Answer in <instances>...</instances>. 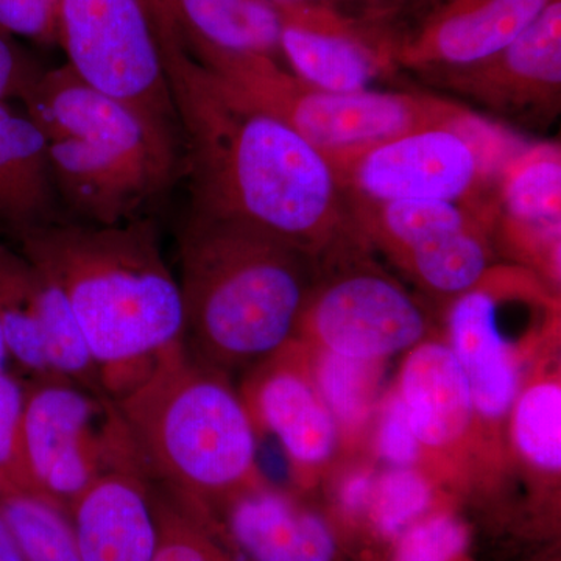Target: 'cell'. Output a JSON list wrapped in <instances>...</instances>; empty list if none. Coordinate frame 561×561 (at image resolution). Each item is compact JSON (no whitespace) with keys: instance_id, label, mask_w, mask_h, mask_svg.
I'll return each mask as SVG.
<instances>
[{"instance_id":"6da1fadb","label":"cell","mask_w":561,"mask_h":561,"mask_svg":"<svg viewBox=\"0 0 561 561\" xmlns=\"http://www.w3.org/2000/svg\"><path fill=\"white\" fill-rule=\"evenodd\" d=\"M179 116L190 208L243 220L317 262L365 239L330 160L243 101L184 46L165 14L154 16Z\"/></svg>"},{"instance_id":"7a4b0ae2","label":"cell","mask_w":561,"mask_h":561,"mask_svg":"<svg viewBox=\"0 0 561 561\" xmlns=\"http://www.w3.org/2000/svg\"><path fill=\"white\" fill-rule=\"evenodd\" d=\"M13 238L57 280L113 400L184 343L179 278L154 217L119 225L60 219Z\"/></svg>"},{"instance_id":"3957f363","label":"cell","mask_w":561,"mask_h":561,"mask_svg":"<svg viewBox=\"0 0 561 561\" xmlns=\"http://www.w3.org/2000/svg\"><path fill=\"white\" fill-rule=\"evenodd\" d=\"M176 241L192 359L231 379L297 341L313 257L247 221L191 208Z\"/></svg>"},{"instance_id":"277c9868","label":"cell","mask_w":561,"mask_h":561,"mask_svg":"<svg viewBox=\"0 0 561 561\" xmlns=\"http://www.w3.org/2000/svg\"><path fill=\"white\" fill-rule=\"evenodd\" d=\"M21 102L46 144L65 219L153 217L184 176L179 128L94 90L68 65L43 70Z\"/></svg>"},{"instance_id":"5b68a950","label":"cell","mask_w":561,"mask_h":561,"mask_svg":"<svg viewBox=\"0 0 561 561\" xmlns=\"http://www.w3.org/2000/svg\"><path fill=\"white\" fill-rule=\"evenodd\" d=\"M150 482L197 513L264 481L257 432L231 379L184 343L114 400Z\"/></svg>"},{"instance_id":"8992f818","label":"cell","mask_w":561,"mask_h":561,"mask_svg":"<svg viewBox=\"0 0 561 561\" xmlns=\"http://www.w3.org/2000/svg\"><path fill=\"white\" fill-rule=\"evenodd\" d=\"M443 337L470 383L485 489L494 496L513 404L541 357L560 345V297L522 265L496 262L446 306Z\"/></svg>"},{"instance_id":"52a82bcc","label":"cell","mask_w":561,"mask_h":561,"mask_svg":"<svg viewBox=\"0 0 561 561\" xmlns=\"http://www.w3.org/2000/svg\"><path fill=\"white\" fill-rule=\"evenodd\" d=\"M527 144L465 108L442 124L331 161L346 201H443L493 216L497 183Z\"/></svg>"},{"instance_id":"ba28073f","label":"cell","mask_w":561,"mask_h":561,"mask_svg":"<svg viewBox=\"0 0 561 561\" xmlns=\"http://www.w3.org/2000/svg\"><path fill=\"white\" fill-rule=\"evenodd\" d=\"M184 46L225 87L289 125L330 162L402 133L451 121L465 110L459 103L411 92L321 90L280 68L275 58Z\"/></svg>"},{"instance_id":"9c48e42d","label":"cell","mask_w":561,"mask_h":561,"mask_svg":"<svg viewBox=\"0 0 561 561\" xmlns=\"http://www.w3.org/2000/svg\"><path fill=\"white\" fill-rule=\"evenodd\" d=\"M371 251L360 241L317 262L297 342L348 359L387 364L437 334L426 306L373 261Z\"/></svg>"},{"instance_id":"30bf717a","label":"cell","mask_w":561,"mask_h":561,"mask_svg":"<svg viewBox=\"0 0 561 561\" xmlns=\"http://www.w3.org/2000/svg\"><path fill=\"white\" fill-rule=\"evenodd\" d=\"M22 453L33 494L66 511L108 472L146 476L113 398L68 379H38L25 390Z\"/></svg>"},{"instance_id":"8fae6325","label":"cell","mask_w":561,"mask_h":561,"mask_svg":"<svg viewBox=\"0 0 561 561\" xmlns=\"http://www.w3.org/2000/svg\"><path fill=\"white\" fill-rule=\"evenodd\" d=\"M57 43L84 83L180 130L150 0H58Z\"/></svg>"},{"instance_id":"7c38bea8","label":"cell","mask_w":561,"mask_h":561,"mask_svg":"<svg viewBox=\"0 0 561 561\" xmlns=\"http://www.w3.org/2000/svg\"><path fill=\"white\" fill-rule=\"evenodd\" d=\"M423 454L424 471L461 502L485 494L481 438L470 383L443 335L404 354L393 386Z\"/></svg>"},{"instance_id":"4fadbf2b","label":"cell","mask_w":561,"mask_h":561,"mask_svg":"<svg viewBox=\"0 0 561 561\" xmlns=\"http://www.w3.org/2000/svg\"><path fill=\"white\" fill-rule=\"evenodd\" d=\"M0 327L10 357L38 379L105 393L69 302L49 273L0 239ZM106 394V393H105Z\"/></svg>"},{"instance_id":"5bb4252c","label":"cell","mask_w":561,"mask_h":561,"mask_svg":"<svg viewBox=\"0 0 561 561\" xmlns=\"http://www.w3.org/2000/svg\"><path fill=\"white\" fill-rule=\"evenodd\" d=\"M239 393L256 432L279 442L301 493L319 489L345 446L313 382L305 346L291 342L247 373Z\"/></svg>"},{"instance_id":"9a60e30c","label":"cell","mask_w":561,"mask_h":561,"mask_svg":"<svg viewBox=\"0 0 561 561\" xmlns=\"http://www.w3.org/2000/svg\"><path fill=\"white\" fill-rule=\"evenodd\" d=\"M198 515L241 561H360L319 501L265 479Z\"/></svg>"},{"instance_id":"2e32d148","label":"cell","mask_w":561,"mask_h":561,"mask_svg":"<svg viewBox=\"0 0 561 561\" xmlns=\"http://www.w3.org/2000/svg\"><path fill=\"white\" fill-rule=\"evenodd\" d=\"M432 77L446 90L508 119H552L561 99V0H552L493 57Z\"/></svg>"},{"instance_id":"e0dca14e","label":"cell","mask_w":561,"mask_h":561,"mask_svg":"<svg viewBox=\"0 0 561 561\" xmlns=\"http://www.w3.org/2000/svg\"><path fill=\"white\" fill-rule=\"evenodd\" d=\"M273 3L280 21L279 54L306 83L335 92L365 91L397 68L393 36L368 28L327 2Z\"/></svg>"},{"instance_id":"ac0fdd59","label":"cell","mask_w":561,"mask_h":561,"mask_svg":"<svg viewBox=\"0 0 561 561\" xmlns=\"http://www.w3.org/2000/svg\"><path fill=\"white\" fill-rule=\"evenodd\" d=\"M491 239L513 264L537 275L560 295L561 150L559 142L527 144L497 183Z\"/></svg>"},{"instance_id":"d6986e66","label":"cell","mask_w":561,"mask_h":561,"mask_svg":"<svg viewBox=\"0 0 561 561\" xmlns=\"http://www.w3.org/2000/svg\"><path fill=\"white\" fill-rule=\"evenodd\" d=\"M505 467L513 461L527 476L529 496L518 531L526 540L560 537L561 364L560 345L549 350L524 383L507 423Z\"/></svg>"},{"instance_id":"ffe728a7","label":"cell","mask_w":561,"mask_h":561,"mask_svg":"<svg viewBox=\"0 0 561 561\" xmlns=\"http://www.w3.org/2000/svg\"><path fill=\"white\" fill-rule=\"evenodd\" d=\"M552 0H435L411 32L393 38L394 66L426 76L478 65L504 49Z\"/></svg>"},{"instance_id":"44dd1931","label":"cell","mask_w":561,"mask_h":561,"mask_svg":"<svg viewBox=\"0 0 561 561\" xmlns=\"http://www.w3.org/2000/svg\"><path fill=\"white\" fill-rule=\"evenodd\" d=\"M83 561H151L157 526L149 479L113 471L92 482L68 508Z\"/></svg>"},{"instance_id":"7402d4cb","label":"cell","mask_w":561,"mask_h":561,"mask_svg":"<svg viewBox=\"0 0 561 561\" xmlns=\"http://www.w3.org/2000/svg\"><path fill=\"white\" fill-rule=\"evenodd\" d=\"M46 144L27 113L0 102V225L10 236L65 219Z\"/></svg>"},{"instance_id":"603a6c76","label":"cell","mask_w":561,"mask_h":561,"mask_svg":"<svg viewBox=\"0 0 561 561\" xmlns=\"http://www.w3.org/2000/svg\"><path fill=\"white\" fill-rule=\"evenodd\" d=\"M191 46L262 55L279 54L280 21L272 0H154Z\"/></svg>"},{"instance_id":"cb8c5ba5","label":"cell","mask_w":561,"mask_h":561,"mask_svg":"<svg viewBox=\"0 0 561 561\" xmlns=\"http://www.w3.org/2000/svg\"><path fill=\"white\" fill-rule=\"evenodd\" d=\"M351 217L365 241L391 262L404 254L468 228L486 227L478 210L443 201H346Z\"/></svg>"},{"instance_id":"d4e9b609","label":"cell","mask_w":561,"mask_h":561,"mask_svg":"<svg viewBox=\"0 0 561 561\" xmlns=\"http://www.w3.org/2000/svg\"><path fill=\"white\" fill-rule=\"evenodd\" d=\"M460 502L423 468L379 470L357 556L381 561L391 545L416 523Z\"/></svg>"},{"instance_id":"484cf974","label":"cell","mask_w":561,"mask_h":561,"mask_svg":"<svg viewBox=\"0 0 561 561\" xmlns=\"http://www.w3.org/2000/svg\"><path fill=\"white\" fill-rule=\"evenodd\" d=\"M305 350L321 400L341 430L345 453L356 456L357 449L367 446L382 400L387 364L348 359L308 346Z\"/></svg>"},{"instance_id":"4316f807","label":"cell","mask_w":561,"mask_h":561,"mask_svg":"<svg viewBox=\"0 0 561 561\" xmlns=\"http://www.w3.org/2000/svg\"><path fill=\"white\" fill-rule=\"evenodd\" d=\"M496 262L490 230L478 225L420 247L393 264L424 295L448 306L472 289Z\"/></svg>"},{"instance_id":"83f0119b","label":"cell","mask_w":561,"mask_h":561,"mask_svg":"<svg viewBox=\"0 0 561 561\" xmlns=\"http://www.w3.org/2000/svg\"><path fill=\"white\" fill-rule=\"evenodd\" d=\"M0 516L25 561H83L69 512L36 494L0 496Z\"/></svg>"},{"instance_id":"f1b7e54d","label":"cell","mask_w":561,"mask_h":561,"mask_svg":"<svg viewBox=\"0 0 561 561\" xmlns=\"http://www.w3.org/2000/svg\"><path fill=\"white\" fill-rule=\"evenodd\" d=\"M157 542L151 561H241L201 515L150 482Z\"/></svg>"},{"instance_id":"f546056e","label":"cell","mask_w":561,"mask_h":561,"mask_svg":"<svg viewBox=\"0 0 561 561\" xmlns=\"http://www.w3.org/2000/svg\"><path fill=\"white\" fill-rule=\"evenodd\" d=\"M381 561H478L474 534L460 505H449L404 531Z\"/></svg>"},{"instance_id":"4dcf8cb0","label":"cell","mask_w":561,"mask_h":561,"mask_svg":"<svg viewBox=\"0 0 561 561\" xmlns=\"http://www.w3.org/2000/svg\"><path fill=\"white\" fill-rule=\"evenodd\" d=\"M367 445L382 467L421 468L423 465L419 442L393 387L383 391Z\"/></svg>"},{"instance_id":"1f68e13d","label":"cell","mask_w":561,"mask_h":561,"mask_svg":"<svg viewBox=\"0 0 561 561\" xmlns=\"http://www.w3.org/2000/svg\"><path fill=\"white\" fill-rule=\"evenodd\" d=\"M25 390L7 371H0V472L14 490L33 494L22 453Z\"/></svg>"},{"instance_id":"d6a6232c","label":"cell","mask_w":561,"mask_h":561,"mask_svg":"<svg viewBox=\"0 0 561 561\" xmlns=\"http://www.w3.org/2000/svg\"><path fill=\"white\" fill-rule=\"evenodd\" d=\"M58 0H0V31L36 43H57Z\"/></svg>"},{"instance_id":"836d02e7","label":"cell","mask_w":561,"mask_h":561,"mask_svg":"<svg viewBox=\"0 0 561 561\" xmlns=\"http://www.w3.org/2000/svg\"><path fill=\"white\" fill-rule=\"evenodd\" d=\"M43 72L11 41L9 33L0 31V102L22 101Z\"/></svg>"},{"instance_id":"e575fe53","label":"cell","mask_w":561,"mask_h":561,"mask_svg":"<svg viewBox=\"0 0 561 561\" xmlns=\"http://www.w3.org/2000/svg\"><path fill=\"white\" fill-rule=\"evenodd\" d=\"M0 561H25L10 527L0 516Z\"/></svg>"},{"instance_id":"d590c367","label":"cell","mask_w":561,"mask_h":561,"mask_svg":"<svg viewBox=\"0 0 561 561\" xmlns=\"http://www.w3.org/2000/svg\"><path fill=\"white\" fill-rule=\"evenodd\" d=\"M10 359L9 348H7L5 337H3L2 327H0V371H7V362Z\"/></svg>"},{"instance_id":"8d00e7d4","label":"cell","mask_w":561,"mask_h":561,"mask_svg":"<svg viewBox=\"0 0 561 561\" xmlns=\"http://www.w3.org/2000/svg\"><path fill=\"white\" fill-rule=\"evenodd\" d=\"M14 490L13 486L10 485L9 481H7L5 478H3L2 472H0V496H3V494L13 493Z\"/></svg>"},{"instance_id":"74e56055","label":"cell","mask_w":561,"mask_h":561,"mask_svg":"<svg viewBox=\"0 0 561 561\" xmlns=\"http://www.w3.org/2000/svg\"><path fill=\"white\" fill-rule=\"evenodd\" d=\"M373 2H376L379 7H381V11H379V13H382L383 5H386V3H391V5H393L397 0H373Z\"/></svg>"},{"instance_id":"f35d334b","label":"cell","mask_w":561,"mask_h":561,"mask_svg":"<svg viewBox=\"0 0 561 561\" xmlns=\"http://www.w3.org/2000/svg\"><path fill=\"white\" fill-rule=\"evenodd\" d=\"M272 2H278V0H272ZM317 2H332V0H317Z\"/></svg>"}]
</instances>
